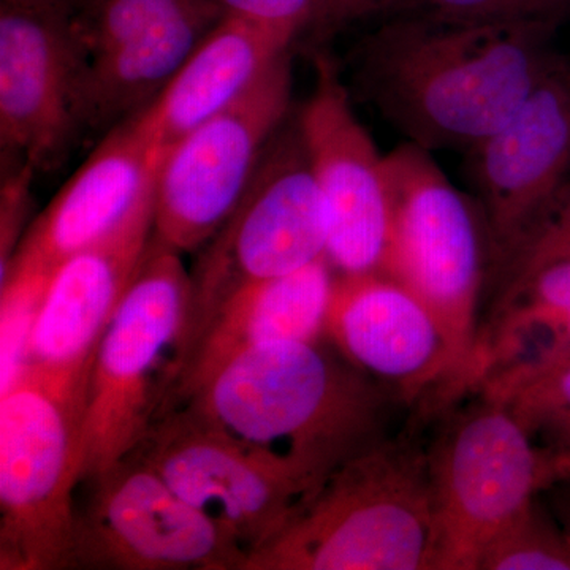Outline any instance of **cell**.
I'll return each instance as SVG.
<instances>
[{
	"mask_svg": "<svg viewBox=\"0 0 570 570\" xmlns=\"http://www.w3.org/2000/svg\"><path fill=\"white\" fill-rule=\"evenodd\" d=\"M557 29L397 13L356 45L352 86L406 141L469 154L562 61Z\"/></svg>",
	"mask_w": 570,
	"mask_h": 570,
	"instance_id": "6da1fadb",
	"label": "cell"
},
{
	"mask_svg": "<svg viewBox=\"0 0 570 570\" xmlns=\"http://www.w3.org/2000/svg\"><path fill=\"white\" fill-rule=\"evenodd\" d=\"M395 401L324 336L250 348L184 404L243 444L291 456L328 479L389 438Z\"/></svg>",
	"mask_w": 570,
	"mask_h": 570,
	"instance_id": "7a4b0ae2",
	"label": "cell"
},
{
	"mask_svg": "<svg viewBox=\"0 0 570 570\" xmlns=\"http://www.w3.org/2000/svg\"><path fill=\"white\" fill-rule=\"evenodd\" d=\"M430 550L426 450L385 438L341 464L243 570H428Z\"/></svg>",
	"mask_w": 570,
	"mask_h": 570,
	"instance_id": "3957f363",
	"label": "cell"
},
{
	"mask_svg": "<svg viewBox=\"0 0 570 570\" xmlns=\"http://www.w3.org/2000/svg\"><path fill=\"white\" fill-rule=\"evenodd\" d=\"M385 184L390 234L379 272L417 296L444 333L450 374L439 401L441 412L474 387L489 230L480 208L422 146L404 141L385 154Z\"/></svg>",
	"mask_w": 570,
	"mask_h": 570,
	"instance_id": "277c9868",
	"label": "cell"
},
{
	"mask_svg": "<svg viewBox=\"0 0 570 570\" xmlns=\"http://www.w3.org/2000/svg\"><path fill=\"white\" fill-rule=\"evenodd\" d=\"M88 370L22 367L0 395V569H70Z\"/></svg>",
	"mask_w": 570,
	"mask_h": 570,
	"instance_id": "5b68a950",
	"label": "cell"
},
{
	"mask_svg": "<svg viewBox=\"0 0 570 570\" xmlns=\"http://www.w3.org/2000/svg\"><path fill=\"white\" fill-rule=\"evenodd\" d=\"M181 255L151 236L96 348L82 415V482L132 455L159 414L189 307Z\"/></svg>",
	"mask_w": 570,
	"mask_h": 570,
	"instance_id": "8992f818",
	"label": "cell"
},
{
	"mask_svg": "<svg viewBox=\"0 0 570 570\" xmlns=\"http://www.w3.org/2000/svg\"><path fill=\"white\" fill-rule=\"evenodd\" d=\"M426 472L428 570H479L494 535L554 482L549 450L483 395L450 415L426 449Z\"/></svg>",
	"mask_w": 570,
	"mask_h": 570,
	"instance_id": "52a82bcc",
	"label": "cell"
},
{
	"mask_svg": "<svg viewBox=\"0 0 570 570\" xmlns=\"http://www.w3.org/2000/svg\"><path fill=\"white\" fill-rule=\"evenodd\" d=\"M328 219L298 124L281 127L249 189L200 249L174 363L228 296L326 257Z\"/></svg>",
	"mask_w": 570,
	"mask_h": 570,
	"instance_id": "ba28073f",
	"label": "cell"
},
{
	"mask_svg": "<svg viewBox=\"0 0 570 570\" xmlns=\"http://www.w3.org/2000/svg\"><path fill=\"white\" fill-rule=\"evenodd\" d=\"M132 455L232 532L247 554L287 528L326 480L291 456L243 444L190 404L157 417Z\"/></svg>",
	"mask_w": 570,
	"mask_h": 570,
	"instance_id": "9c48e42d",
	"label": "cell"
},
{
	"mask_svg": "<svg viewBox=\"0 0 570 570\" xmlns=\"http://www.w3.org/2000/svg\"><path fill=\"white\" fill-rule=\"evenodd\" d=\"M291 55L281 56L234 104L163 149L154 179L157 242L195 253L235 212L291 110Z\"/></svg>",
	"mask_w": 570,
	"mask_h": 570,
	"instance_id": "30bf717a",
	"label": "cell"
},
{
	"mask_svg": "<svg viewBox=\"0 0 570 570\" xmlns=\"http://www.w3.org/2000/svg\"><path fill=\"white\" fill-rule=\"evenodd\" d=\"M88 56L71 0H0L2 163L56 167L86 132Z\"/></svg>",
	"mask_w": 570,
	"mask_h": 570,
	"instance_id": "8fae6325",
	"label": "cell"
},
{
	"mask_svg": "<svg viewBox=\"0 0 570 570\" xmlns=\"http://www.w3.org/2000/svg\"><path fill=\"white\" fill-rule=\"evenodd\" d=\"M86 483L70 569L243 570L247 553L235 535L138 456Z\"/></svg>",
	"mask_w": 570,
	"mask_h": 570,
	"instance_id": "7c38bea8",
	"label": "cell"
},
{
	"mask_svg": "<svg viewBox=\"0 0 570 570\" xmlns=\"http://www.w3.org/2000/svg\"><path fill=\"white\" fill-rule=\"evenodd\" d=\"M224 14L217 0L81 3L86 130H110L148 107Z\"/></svg>",
	"mask_w": 570,
	"mask_h": 570,
	"instance_id": "4fadbf2b",
	"label": "cell"
},
{
	"mask_svg": "<svg viewBox=\"0 0 570 570\" xmlns=\"http://www.w3.org/2000/svg\"><path fill=\"white\" fill-rule=\"evenodd\" d=\"M314 69L313 94L296 124L324 197L326 258L337 275L379 272L390 234L385 156L360 122L335 61L316 52Z\"/></svg>",
	"mask_w": 570,
	"mask_h": 570,
	"instance_id": "5bb4252c",
	"label": "cell"
},
{
	"mask_svg": "<svg viewBox=\"0 0 570 570\" xmlns=\"http://www.w3.org/2000/svg\"><path fill=\"white\" fill-rule=\"evenodd\" d=\"M468 156L491 258L501 272L570 181V62L562 58L520 110Z\"/></svg>",
	"mask_w": 570,
	"mask_h": 570,
	"instance_id": "9a60e30c",
	"label": "cell"
},
{
	"mask_svg": "<svg viewBox=\"0 0 570 570\" xmlns=\"http://www.w3.org/2000/svg\"><path fill=\"white\" fill-rule=\"evenodd\" d=\"M325 337L401 403L438 411L449 382L448 341L430 309L393 277L336 275Z\"/></svg>",
	"mask_w": 570,
	"mask_h": 570,
	"instance_id": "2e32d148",
	"label": "cell"
},
{
	"mask_svg": "<svg viewBox=\"0 0 570 570\" xmlns=\"http://www.w3.org/2000/svg\"><path fill=\"white\" fill-rule=\"evenodd\" d=\"M160 156L145 110L111 127L29 225L2 279L13 272L51 276L70 255L118 227L153 193Z\"/></svg>",
	"mask_w": 570,
	"mask_h": 570,
	"instance_id": "e0dca14e",
	"label": "cell"
},
{
	"mask_svg": "<svg viewBox=\"0 0 570 570\" xmlns=\"http://www.w3.org/2000/svg\"><path fill=\"white\" fill-rule=\"evenodd\" d=\"M153 230L154 190L118 227L55 269L33 324L26 365L61 371L91 367Z\"/></svg>",
	"mask_w": 570,
	"mask_h": 570,
	"instance_id": "ac0fdd59",
	"label": "cell"
},
{
	"mask_svg": "<svg viewBox=\"0 0 570 570\" xmlns=\"http://www.w3.org/2000/svg\"><path fill=\"white\" fill-rule=\"evenodd\" d=\"M336 275L324 257L288 275L255 281L224 299L171 365L157 417L189 401L217 371L250 348L322 340Z\"/></svg>",
	"mask_w": 570,
	"mask_h": 570,
	"instance_id": "d6986e66",
	"label": "cell"
},
{
	"mask_svg": "<svg viewBox=\"0 0 570 570\" xmlns=\"http://www.w3.org/2000/svg\"><path fill=\"white\" fill-rule=\"evenodd\" d=\"M295 40L281 29L225 13L142 108L163 149L238 100Z\"/></svg>",
	"mask_w": 570,
	"mask_h": 570,
	"instance_id": "ffe728a7",
	"label": "cell"
},
{
	"mask_svg": "<svg viewBox=\"0 0 570 570\" xmlns=\"http://www.w3.org/2000/svg\"><path fill=\"white\" fill-rule=\"evenodd\" d=\"M570 360V261L512 281L499 296L497 318L480 337L474 389L515 367Z\"/></svg>",
	"mask_w": 570,
	"mask_h": 570,
	"instance_id": "44dd1931",
	"label": "cell"
},
{
	"mask_svg": "<svg viewBox=\"0 0 570 570\" xmlns=\"http://www.w3.org/2000/svg\"><path fill=\"white\" fill-rule=\"evenodd\" d=\"M478 390L508 409L539 448L570 459V360L502 371Z\"/></svg>",
	"mask_w": 570,
	"mask_h": 570,
	"instance_id": "7402d4cb",
	"label": "cell"
},
{
	"mask_svg": "<svg viewBox=\"0 0 570 570\" xmlns=\"http://www.w3.org/2000/svg\"><path fill=\"white\" fill-rule=\"evenodd\" d=\"M479 570H570V539L542 497L494 535Z\"/></svg>",
	"mask_w": 570,
	"mask_h": 570,
	"instance_id": "603a6c76",
	"label": "cell"
},
{
	"mask_svg": "<svg viewBox=\"0 0 570 570\" xmlns=\"http://www.w3.org/2000/svg\"><path fill=\"white\" fill-rule=\"evenodd\" d=\"M51 276L9 273L0 299V393L7 392L26 365L29 340Z\"/></svg>",
	"mask_w": 570,
	"mask_h": 570,
	"instance_id": "cb8c5ba5",
	"label": "cell"
},
{
	"mask_svg": "<svg viewBox=\"0 0 570 570\" xmlns=\"http://www.w3.org/2000/svg\"><path fill=\"white\" fill-rule=\"evenodd\" d=\"M420 11L480 24H546L570 21V0H404L393 14Z\"/></svg>",
	"mask_w": 570,
	"mask_h": 570,
	"instance_id": "d4e9b609",
	"label": "cell"
},
{
	"mask_svg": "<svg viewBox=\"0 0 570 570\" xmlns=\"http://www.w3.org/2000/svg\"><path fill=\"white\" fill-rule=\"evenodd\" d=\"M566 261H570V181L501 269L504 272V285L531 275L542 266Z\"/></svg>",
	"mask_w": 570,
	"mask_h": 570,
	"instance_id": "484cf974",
	"label": "cell"
},
{
	"mask_svg": "<svg viewBox=\"0 0 570 570\" xmlns=\"http://www.w3.org/2000/svg\"><path fill=\"white\" fill-rule=\"evenodd\" d=\"M225 13L272 26L298 37L316 26L324 0H217Z\"/></svg>",
	"mask_w": 570,
	"mask_h": 570,
	"instance_id": "4316f807",
	"label": "cell"
},
{
	"mask_svg": "<svg viewBox=\"0 0 570 570\" xmlns=\"http://www.w3.org/2000/svg\"><path fill=\"white\" fill-rule=\"evenodd\" d=\"M7 176L2 181V275L9 268L11 258L20 245V227L28 212L31 198L32 176L36 174L29 165H7Z\"/></svg>",
	"mask_w": 570,
	"mask_h": 570,
	"instance_id": "83f0119b",
	"label": "cell"
},
{
	"mask_svg": "<svg viewBox=\"0 0 570 570\" xmlns=\"http://www.w3.org/2000/svg\"><path fill=\"white\" fill-rule=\"evenodd\" d=\"M404 0H324L316 26H332L376 13H395Z\"/></svg>",
	"mask_w": 570,
	"mask_h": 570,
	"instance_id": "f1b7e54d",
	"label": "cell"
},
{
	"mask_svg": "<svg viewBox=\"0 0 570 570\" xmlns=\"http://www.w3.org/2000/svg\"><path fill=\"white\" fill-rule=\"evenodd\" d=\"M540 497L549 505L554 519L570 539V479L553 483L549 489L543 490Z\"/></svg>",
	"mask_w": 570,
	"mask_h": 570,
	"instance_id": "f546056e",
	"label": "cell"
},
{
	"mask_svg": "<svg viewBox=\"0 0 570 570\" xmlns=\"http://www.w3.org/2000/svg\"><path fill=\"white\" fill-rule=\"evenodd\" d=\"M71 2H75V3H77L78 7H80L81 3L86 2V0H71Z\"/></svg>",
	"mask_w": 570,
	"mask_h": 570,
	"instance_id": "4dcf8cb0",
	"label": "cell"
}]
</instances>
